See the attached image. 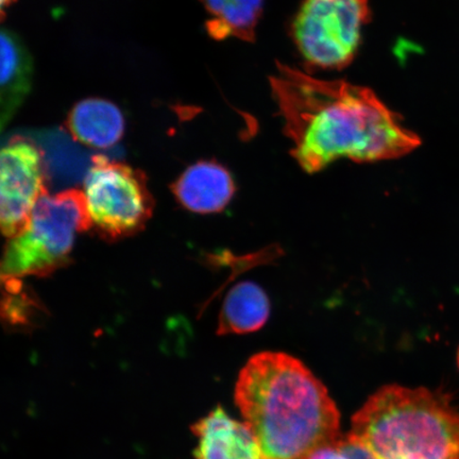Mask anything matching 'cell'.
<instances>
[{
    "label": "cell",
    "instance_id": "7c38bea8",
    "mask_svg": "<svg viewBox=\"0 0 459 459\" xmlns=\"http://www.w3.org/2000/svg\"><path fill=\"white\" fill-rule=\"evenodd\" d=\"M271 315V301L261 286L242 282L232 287L223 300L217 333L248 334L263 328Z\"/></svg>",
    "mask_w": 459,
    "mask_h": 459
},
{
    "label": "cell",
    "instance_id": "4fadbf2b",
    "mask_svg": "<svg viewBox=\"0 0 459 459\" xmlns=\"http://www.w3.org/2000/svg\"><path fill=\"white\" fill-rule=\"evenodd\" d=\"M211 19L206 31L211 38L222 41L237 38L254 43L256 28L264 13L265 0H199Z\"/></svg>",
    "mask_w": 459,
    "mask_h": 459
},
{
    "label": "cell",
    "instance_id": "2e32d148",
    "mask_svg": "<svg viewBox=\"0 0 459 459\" xmlns=\"http://www.w3.org/2000/svg\"><path fill=\"white\" fill-rule=\"evenodd\" d=\"M457 363H458V368H459V349H458V353H457Z\"/></svg>",
    "mask_w": 459,
    "mask_h": 459
},
{
    "label": "cell",
    "instance_id": "7a4b0ae2",
    "mask_svg": "<svg viewBox=\"0 0 459 459\" xmlns=\"http://www.w3.org/2000/svg\"><path fill=\"white\" fill-rule=\"evenodd\" d=\"M235 402L263 459H306L341 437L340 412L299 359L262 352L240 371Z\"/></svg>",
    "mask_w": 459,
    "mask_h": 459
},
{
    "label": "cell",
    "instance_id": "277c9868",
    "mask_svg": "<svg viewBox=\"0 0 459 459\" xmlns=\"http://www.w3.org/2000/svg\"><path fill=\"white\" fill-rule=\"evenodd\" d=\"M83 192L78 189L39 198L27 228L8 239L3 281L48 277L68 265L77 234L91 230Z\"/></svg>",
    "mask_w": 459,
    "mask_h": 459
},
{
    "label": "cell",
    "instance_id": "8992f818",
    "mask_svg": "<svg viewBox=\"0 0 459 459\" xmlns=\"http://www.w3.org/2000/svg\"><path fill=\"white\" fill-rule=\"evenodd\" d=\"M91 230L108 242L134 237L153 215L147 177L132 166L97 156L84 180Z\"/></svg>",
    "mask_w": 459,
    "mask_h": 459
},
{
    "label": "cell",
    "instance_id": "5bb4252c",
    "mask_svg": "<svg viewBox=\"0 0 459 459\" xmlns=\"http://www.w3.org/2000/svg\"><path fill=\"white\" fill-rule=\"evenodd\" d=\"M306 459H377L351 434L341 436L334 443L315 450Z\"/></svg>",
    "mask_w": 459,
    "mask_h": 459
},
{
    "label": "cell",
    "instance_id": "9a60e30c",
    "mask_svg": "<svg viewBox=\"0 0 459 459\" xmlns=\"http://www.w3.org/2000/svg\"><path fill=\"white\" fill-rule=\"evenodd\" d=\"M16 0H0V3H2V13L3 17L4 16V11L7 10L11 4H14Z\"/></svg>",
    "mask_w": 459,
    "mask_h": 459
},
{
    "label": "cell",
    "instance_id": "52a82bcc",
    "mask_svg": "<svg viewBox=\"0 0 459 459\" xmlns=\"http://www.w3.org/2000/svg\"><path fill=\"white\" fill-rule=\"evenodd\" d=\"M0 226L8 239L27 228L39 198L48 193V169L36 143L11 137L0 158Z\"/></svg>",
    "mask_w": 459,
    "mask_h": 459
},
{
    "label": "cell",
    "instance_id": "5b68a950",
    "mask_svg": "<svg viewBox=\"0 0 459 459\" xmlns=\"http://www.w3.org/2000/svg\"><path fill=\"white\" fill-rule=\"evenodd\" d=\"M371 17L369 0H303L290 36L306 72L342 71L351 65Z\"/></svg>",
    "mask_w": 459,
    "mask_h": 459
},
{
    "label": "cell",
    "instance_id": "3957f363",
    "mask_svg": "<svg viewBox=\"0 0 459 459\" xmlns=\"http://www.w3.org/2000/svg\"><path fill=\"white\" fill-rule=\"evenodd\" d=\"M350 434L377 459H459V411L426 388L377 390L352 418Z\"/></svg>",
    "mask_w": 459,
    "mask_h": 459
},
{
    "label": "cell",
    "instance_id": "ba28073f",
    "mask_svg": "<svg viewBox=\"0 0 459 459\" xmlns=\"http://www.w3.org/2000/svg\"><path fill=\"white\" fill-rule=\"evenodd\" d=\"M237 186L225 166L216 160H199L171 185L183 208L197 214L221 213L232 200Z\"/></svg>",
    "mask_w": 459,
    "mask_h": 459
},
{
    "label": "cell",
    "instance_id": "9c48e42d",
    "mask_svg": "<svg viewBox=\"0 0 459 459\" xmlns=\"http://www.w3.org/2000/svg\"><path fill=\"white\" fill-rule=\"evenodd\" d=\"M192 432L198 440L196 459H263L248 426L234 420L221 407L195 423Z\"/></svg>",
    "mask_w": 459,
    "mask_h": 459
},
{
    "label": "cell",
    "instance_id": "30bf717a",
    "mask_svg": "<svg viewBox=\"0 0 459 459\" xmlns=\"http://www.w3.org/2000/svg\"><path fill=\"white\" fill-rule=\"evenodd\" d=\"M66 128L79 143L96 149H108L123 139L124 114L114 102L103 99H86L72 108Z\"/></svg>",
    "mask_w": 459,
    "mask_h": 459
},
{
    "label": "cell",
    "instance_id": "8fae6325",
    "mask_svg": "<svg viewBox=\"0 0 459 459\" xmlns=\"http://www.w3.org/2000/svg\"><path fill=\"white\" fill-rule=\"evenodd\" d=\"M2 63V119L3 123L15 113L30 93L33 79L31 55L17 34L3 29L0 39Z\"/></svg>",
    "mask_w": 459,
    "mask_h": 459
},
{
    "label": "cell",
    "instance_id": "6da1fadb",
    "mask_svg": "<svg viewBox=\"0 0 459 459\" xmlns=\"http://www.w3.org/2000/svg\"><path fill=\"white\" fill-rule=\"evenodd\" d=\"M272 94L292 143L291 156L308 174L349 159L358 163L399 159L421 140L401 115L366 86L323 80L277 62Z\"/></svg>",
    "mask_w": 459,
    "mask_h": 459
}]
</instances>
